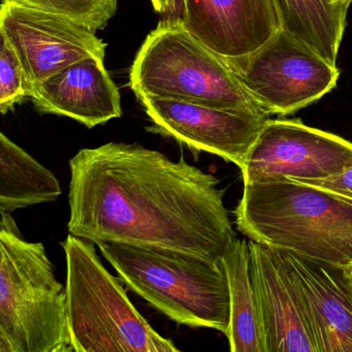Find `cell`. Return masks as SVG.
<instances>
[{
    "label": "cell",
    "mask_w": 352,
    "mask_h": 352,
    "mask_svg": "<svg viewBox=\"0 0 352 352\" xmlns=\"http://www.w3.org/2000/svg\"><path fill=\"white\" fill-rule=\"evenodd\" d=\"M150 133L172 138L195 152L215 154L242 168L269 118L156 96L138 98Z\"/></svg>",
    "instance_id": "cell-10"
},
{
    "label": "cell",
    "mask_w": 352,
    "mask_h": 352,
    "mask_svg": "<svg viewBox=\"0 0 352 352\" xmlns=\"http://www.w3.org/2000/svg\"><path fill=\"white\" fill-rule=\"evenodd\" d=\"M298 182L312 185L331 195L352 201V166L340 174L319 180H300Z\"/></svg>",
    "instance_id": "cell-20"
},
{
    "label": "cell",
    "mask_w": 352,
    "mask_h": 352,
    "mask_svg": "<svg viewBox=\"0 0 352 352\" xmlns=\"http://www.w3.org/2000/svg\"><path fill=\"white\" fill-rule=\"evenodd\" d=\"M222 263L230 286V321L226 337L230 351L265 352L251 278L248 242L234 239L222 257Z\"/></svg>",
    "instance_id": "cell-16"
},
{
    "label": "cell",
    "mask_w": 352,
    "mask_h": 352,
    "mask_svg": "<svg viewBox=\"0 0 352 352\" xmlns=\"http://www.w3.org/2000/svg\"><path fill=\"white\" fill-rule=\"evenodd\" d=\"M0 34L19 57L30 92L78 61L106 56L107 44L96 32L63 16L8 1H1Z\"/></svg>",
    "instance_id": "cell-9"
},
{
    "label": "cell",
    "mask_w": 352,
    "mask_h": 352,
    "mask_svg": "<svg viewBox=\"0 0 352 352\" xmlns=\"http://www.w3.org/2000/svg\"><path fill=\"white\" fill-rule=\"evenodd\" d=\"M333 3H339V5H349L352 0H333Z\"/></svg>",
    "instance_id": "cell-22"
},
{
    "label": "cell",
    "mask_w": 352,
    "mask_h": 352,
    "mask_svg": "<svg viewBox=\"0 0 352 352\" xmlns=\"http://www.w3.org/2000/svg\"><path fill=\"white\" fill-rule=\"evenodd\" d=\"M156 12L160 14H174L181 0H151Z\"/></svg>",
    "instance_id": "cell-21"
},
{
    "label": "cell",
    "mask_w": 352,
    "mask_h": 352,
    "mask_svg": "<svg viewBox=\"0 0 352 352\" xmlns=\"http://www.w3.org/2000/svg\"><path fill=\"white\" fill-rule=\"evenodd\" d=\"M137 98L156 96L270 118L226 61L199 42L180 18L164 20L148 34L129 72Z\"/></svg>",
    "instance_id": "cell-6"
},
{
    "label": "cell",
    "mask_w": 352,
    "mask_h": 352,
    "mask_svg": "<svg viewBox=\"0 0 352 352\" xmlns=\"http://www.w3.org/2000/svg\"><path fill=\"white\" fill-rule=\"evenodd\" d=\"M96 245L72 234L61 242L74 352L180 351L135 309L118 278L100 261Z\"/></svg>",
    "instance_id": "cell-5"
},
{
    "label": "cell",
    "mask_w": 352,
    "mask_h": 352,
    "mask_svg": "<svg viewBox=\"0 0 352 352\" xmlns=\"http://www.w3.org/2000/svg\"><path fill=\"white\" fill-rule=\"evenodd\" d=\"M250 272L265 352H318L279 250L250 241Z\"/></svg>",
    "instance_id": "cell-12"
},
{
    "label": "cell",
    "mask_w": 352,
    "mask_h": 352,
    "mask_svg": "<svg viewBox=\"0 0 352 352\" xmlns=\"http://www.w3.org/2000/svg\"><path fill=\"white\" fill-rule=\"evenodd\" d=\"M249 96L270 115L288 116L337 86V65L280 30L242 58L226 60Z\"/></svg>",
    "instance_id": "cell-7"
},
{
    "label": "cell",
    "mask_w": 352,
    "mask_h": 352,
    "mask_svg": "<svg viewBox=\"0 0 352 352\" xmlns=\"http://www.w3.org/2000/svg\"><path fill=\"white\" fill-rule=\"evenodd\" d=\"M347 269L348 273H349V275L351 276L352 278V265H349V267H346Z\"/></svg>",
    "instance_id": "cell-24"
},
{
    "label": "cell",
    "mask_w": 352,
    "mask_h": 352,
    "mask_svg": "<svg viewBox=\"0 0 352 352\" xmlns=\"http://www.w3.org/2000/svg\"><path fill=\"white\" fill-rule=\"evenodd\" d=\"M251 241L331 265H352V201L298 181L244 185L234 211Z\"/></svg>",
    "instance_id": "cell-2"
},
{
    "label": "cell",
    "mask_w": 352,
    "mask_h": 352,
    "mask_svg": "<svg viewBox=\"0 0 352 352\" xmlns=\"http://www.w3.org/2000/svg\"><path fill=\"white\" fill-rule=\"evenodd\" d=\"M349 274V273H348ZM348 285H349V292H350V296H351L352 298V278L351 276L349 275V279H348Z\"/></svg>",
    "instance_id": "cell-23"
},
{
    "label": "cell",
    "mask_w": 352,
    "mask_h": 352,
    "mask_svg": "<svg viewBox=\"0 0 352 352\" xmlns=\"http://www.w3.org/2000/svg\"><path fill=\"white\" fill-rule=\"evenodd\" d=\"M184 28L224 60L258 50L282 30L275 0H181Z\"/></svg>",
    "instance_id": "cell-11"
},
{
    "label": "cell",
    "mask_w": 352,
    "mask_h": 352,
    "mask_svg": "<svg viewBox=\"0 0 352 352\" xmlns=\"http://www.w3.org/2000/svg\"><path fill=\"white\" fill-rule=\"evenodd\" d=\"M96 245L121 280L170 320L228 335L230 286L222 261L210 263L154 247Z\"/></svg>",
    "instance_id": "cell-4"
},
{
    "label": "cell",
    "mask_w": 352,
    "mask_h": 352,
    "mask_svg": "<svg viewBox=\"0 0 352 352\" xmlns=\"http://www.w3.org/2000/svg\"><path fill=\"white\" fill-rule=\"evenodd\" d=\"M0 214V352H74L65 287L44 245Z\"/></svg>",
    "instance_id": "cell-3"
},
{
    "label": "cell",
    "mask_w": 352,
    "mask_h": 352,
    "mask_svg": "<svg viewBox=\"0 0 352 352\" xmlns=\"http://www.w3.org/2000/svg\"><path fill=\"white\" fill-rule=\"evenodd\" d=\"M304 306L318 352H352V298L347 269L277 249Z\"/></svg>",
    "instance_id": "cell-13"
},
{
    "label": "cell",
    "mask_w": 352,
    "mask_h": 352,
    "mask_svg": "<svg viewBox=\"0 0 352 352\" xmlns=\"http://www.w3.org/2000/svg\"><path fill=\"white\" fill-rule=\"evenodd\" d=\"M41 114L69 117L94 129L122 116L120 94L104 60L83 59L55 74L30 92Z\"/></svg>",
    "instance_id": "cell-14"
},
{
    "label": "cell",
    "mask_w": 352,
    "mask_h": 352,
    "mask_svg": "<svg viewBox=\"0 0 352 352\" xmlns=\"http://www.w3.org/2000/svg\"><path fill=\"white\" fill-rule=\"evenodd\" d=\"M69 234L154 247L210 263L236 239L213 175L140 144L84 148L71 160Z\"/></svg>",
    "instance_id": "cell-1"
},
{
    "label": "cell",
    "mask_w": 352,
    "mask_h": 352,
    "mask_svg": "<svg viewBox=\"0 0 352 352\" xmlns=\"http://www.w3.org/2000/svg\"><path fill=\"white\" fill-rule=\"evenodd\" d=\"M61 193L58 179L51 170L0 133V212L51 203Z\"/></svg>",
    "instance_id": "cell-15"
},
{
    "label": "cell",
    "mask_w": 352,
    "mask_h": 352,
    "mask_svg": "<svg viewBox=\"0 0 352 352\" xmlns=\"http://www.w3.org/2000/svg\"><path fill=\"white\" fill-rule=\"evenodd\" d=\"M352 166V143L298 119H267L240 168L244 185L319 180Z\"/></svg>",
    "instance_id": "cell-8"
},
{
    "label": "cell",
    "mask_w": 352,
    "mask_h": 352,
    "mask_svg": "<svg viewBox=\"0 0 352 352\" xmlns=\"http://www.w3.org/2000/svg\"><path fill=\"white\" fill-rule=\"evenodd\" d=\"M282 30L337 65L349 5L333 0H275Z\"/></svg>",
    "instance_id": "cell-17"
},
{
    "label": "cell",
    "mask_w": 352,
    "mask_h": 352,
    "mask_svg": "<svg viewBox=\"0 0 352 352\" xmlns=\"http://www.w3.org/2000/svg\"><path fill=\"white\" fill-rule=\"evenodd\" d=\"M73 20L94 32L104 30L116 15L118 0H1Z\"/></svg>",
    "instance_id": "cell-18"
},
{
    "label": "cell",
    "mask_w": 352,
    "mask_h": 352,
    "mask_svg": "<svg viewBox=\"0 0 352 352\" xmlns=\"http://www.w3.org/2000/svg\"><path fill=\"white\" fill-rule=\"evenodd\" d=\"M0 111L6 115L30 98V87L19 57L9 41L0 34Z\"/></svg>",
    "instance_id": "cell-19"
}]
</instances>
